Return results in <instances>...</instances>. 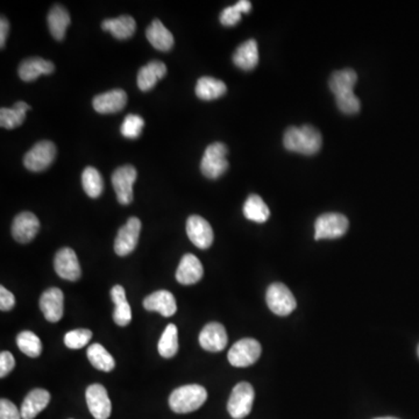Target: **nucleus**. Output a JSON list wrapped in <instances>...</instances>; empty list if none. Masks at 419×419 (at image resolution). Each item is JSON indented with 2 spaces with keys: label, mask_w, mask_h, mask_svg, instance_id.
<instances>
[{
  "label": "nucleus",
  "mask_w": 419,
  "mask_h": 419,
  "mask_svg": "<svg viewBox=\"0 0 419 419\" xmlns=\"http://www.w3.org/2000/svg\"><path fill=\"white\" fill-rule=\"evenodd\" d=\"M283 145L289 152H295L302 155H315L322 148V134L311 125L291 126L284 133Z\"/></svg>",
  "instance_id": "nucleus-1"
},
{
  "label": "nucleus",
  "mask_w": 419,
  "mask_h": 419,
  "mask_svg": "<svg viewBox=\"0 0 419 419\" xmlns=\"http://www.w3.org/2000/svg\"><path fill=\"white\" fill-rule=\"evenodd\" d=\"M208 398V391L199 384L177 388L169 397L170 409L176 413H189L199 409Z\"/></svg>",
  "instance_id": "nucleus-2"
},
{
  "label": "nucleus",
  "mask_w": 419,
  "mask_h": 419,
  "mask_svg": "<svg viewBox=\"0 0 419 419\" xmlns=\"http://www.w3.org/2000/svg\"><path fill=\"white\" fill-rule=\"evenodd\" d=\"M228 147L224 143H215L208 146L201 162L203 175L210 179H219L224 175L228 169Z\"/></svg>",
  "instance_id": "nucleus-3"
},
{
  "label": "nucleus",
  "mask_w": 419,
  "mask_h": 419,
  "mask_svg": "<svg viewBox=\"0 0 419 419\" xmlns=\"http://www.w3.org/2000/svg\"><path fill=\"white\" fill-rule=\"evenodd\" d=\"M267 306L277 315H289L297 306L295 296L283 283H273L267 289Z\"/></svg>",
  "instance_id": "nucleus-4"
},
{
  "label": "nucleus",
  "mask_w": 419,
  "mask_h": 419,
  "mask_svg": "<svg viewBox=\"0 0 419 419\" xmlns=\"http://www.w3.org/2000/svg\"><path fill=\"white\" fill-rule=\"evenodd\" d=\"M254 398L255 393L252 384L248 382L238 384L228 398V410L232 418L242 419L248 416L253 408Z\"/></svg>",
  "instance_id": "nucleus-5"
},
{
  "label": "nucleus",
  "mask_w": 419,
  "mask_h": 419,
  "mask_svg": "<svg viewBox=\"0 0 419 419\" xmlns=\"http://www.w3.org/2000/svg\"><path fill=\"white\" fill-rule=\"evenodd\" d=\"M260 342L252 338L241 339L228 351V359L234 367H250L255 364L261 355Z\"/></svg>",
  "instance_id": "nucleus-6"
},
{
  "label": "nucleus",
  "mask_w": 419,
  "mask_h": 419,
  "mask_svg": "<svg viewBox=\"0 0 419 419\" xmlns=\"http://www.w3.org/2000/svg\"><path fill=\"white\" fill-rule=\"evenodd\" d=\"M348 219L342 213H324L319 216L315 223V239H337L344 235L348 230Z\"/></svg>",
  "instance_id": "nucleus-7"
},
{
  "label": "nucleus",
  "mask_w": 419,
  "mask_h": 419,
  "mask_svg": "<svg viewBox=\"0 0 419 419\" xmlns=\"http://www.w3.org/2000/svg\"><path fill=\"white\" fill-rule=\"evenodd\" d=\"M137 177V169L130 164L119 167L114 170L112 186L121 204L128 205L133 201V186Z\"/></svg>",
  "instance_id": "nucleus-8"
},
{
  "label": "nucleus",
  "mask_w": 419,
  "mask_h": 419,
  "mask_svg": "<svg viewBox=\"0 0 419 419\" xmlns=\"http://www.w3.org/2000/svg\"><path fill=\"white\" fill-rule=\"evenodd\" d=\"M56 156V147L52 141H40L27 152L23 157V164L33 172L46 170L52 166Z\"/></svg>",
  "instance_id": "nucleus-9"
},
{
  "label": "nucleus",
  "mask_w": 419,
  "mask_h": 419,
  "mask_svg": "<svg viewBox=\"0 0 419 419\" xmlns=\"http://www.w3.org/2000/svg\"><path fill=\"white\" fill-rule=\"evenodd\" d=\"M141 231V221L139 218L130 217L126 224L118 232L114 241V252L119 257H126L137 247Z\"/></svg>",
  "instance_id": "nucleus-10"
},
{
  "label": "nucleus",
  "mask_w": 419,
  "mask_h": 419,
  "mask_svg": "<svg viewBox=\"0 0 419 419\" xmlns=\"http://www.w3.org/2000/svg\"><path fill=\"white\" fill-rule=\"evenodd\" d=\"M54 268L57 275L61 279L75 282L81 279V266L78 262L75 250L72 248L65 247L56 253L54 259Z\"/></svg>",
  "instance_id": "nucleus-11"
},
{
  "label": "nucleus",
  "mask_w": 419,
  "mask_h": 419,
  "mask_svg": "<svg viewBox=\"0 0 419 419\" xmlns=\"http://www.w3.org/2000/svg\"><path fill=\"white\" fill-rule=\"evenodd\" d=\"M186 234L192 244L201 250H206L213 242V230L208 220L201 216H190L186 221Z\"/></svg>",
  "instance_id": "nucleus-12"
},
{
  "label": "nucleus",
  "mask_w": 419,
  "mask_h": 419,
  "mask_svg": "<svg viewBox=\"0 0 419 419\" xmlns=\"http://www.w3.org/2000/svg\"><path fill=\"white\" fill-rule=\"evenodd\" d=\"M86 404L92 416L96 419H108L112 411V406L108 398V391L101 384L89 386L85 393Z\"/></svg>",
  "instance_id": "nucleus-13"
},
{
  "label": "nucleus",
  "mask_w": 419,
  "mask_h": 419,
  "mask_svg": "<svg viewBox=\"0 0 419 419\" xmlns=\"http://www.w3.org/2000/svg\"><path fill=\"white\" fill-rule=\"evenodd\" d=\"M39 230V219L32 212H21L14 218L12 235L20 244H27L32 241Z\"/></svg>",
  "instance_id": "nucleus-14"
},
{
  "label": "nucleus",
  "mask_w": 419,
  "mask_h": 419,
  "mask_svg": "<svg viewBox=\"0 0 419 419\" xmlns=\"http://www.w3.org/2000/svg\"><path fill=\"white\" fill-rule=\"evenodd\" d=\"M228 337L219 323H208L199 333V344L208 352H221L228 346Z\"/></svg>",
  "instance_id": "nucleus-15"
},
{
  "label": "nucleus",
  "mask_w": 419,
  "mask_h": 419,
  "mask_svg": "<svg viewBox=\"0 0 419 419\" xmlns=\"http://www.w3.org/2000/svg\"><path fill=\"white\" fill-rule=\"evenodd\" d=\"M127 104V94L121 89H114L105 94H98L92 101L94 111L101 114L121 112Z\"/></svg>",
  "instance_id": "nucleus-16"
},
{
  "label": "nucleus",
  "mask_w": 419,
  "mask_h": 419,
  "mask_svg": "<svg viewBox=\"0 0 419 419\" xmlns=\"http://www.w3.org/2000/svg\"><path fill=\"white\" fill-rule=\"evenodd\" d=\"M63 293L59 288H50L41 295L40 309L49 323H57L63 317Z\"/></svg>",
  "instance_id": "nucleus-17"
},
{
  "label": "nucleus",
  "mask_w": 419,
  "mask_h": 419,
  "mask_svg": "<svg viewBox=\"0 0 419 419\" xmlns=\"http://www.w3.org/2000/svg\"><path fill=\"white\" fill-rule=\"evenodd\" d=\"M204 269L199 257L194 254H186L176 270V279L183 286H192L202 279Z\"/></svg>",
  "instance_id": "nucleus-18"
},
{
  "label": "nucleus",
  "mask_w": 419,
  "mask_h": 419,
  "mask_svg": "<svg viewBox=\"0 0 419 419\" xmlns=\"http://www.w3.org/2000/svg\"><path fill=\"white\" fill-rule=\"evenodd\" d=\"M143 308L147 311L159 312L163 317H172L177 311L176 299L169 291L159 290L143 299Z\"/></svg>",
  "instance_id": "nucleus-19"
},
{
  "label": "nucleus",
  "mask_w": 419,
  "mask_h": 419,
  "mask_svg": "<svg viewBox=\"0 0 419 419\" xmlns=\"http://www.w3.org/2000/svg\"><path fill=\"white\" fill-rule=\"evenodd\" d=\"M55 70V65L50 61L41 59V57H30L23 60L19 65L18 72L23 81L34 82L41 75H50Z\"/></svg>",
  "instance_id": "nucleus-20"
},
{
  "label": "nucleus",
  "mask_w": 419,
  "mask_h": 419,
  "mask_svg": "<svg viewBox=\"0 0 419 419\" xmlns=\"http://www.w3.org/2000/svg\"><path fill=\"white\" fill-rule=\"evenodd\" d=\"M50 402V393L45 389H34L27 395L21 406L23 419H34Z\"/></svg>",
  "instance_id": "nucleus-21"
},
{
  "label": "nucleus",
  "mask_w": 419,
  "mask_h": 419,
  "mask_svg": "<svg viewBox=\"0 0 419 419\" xmlns=\"http://www.w3.org/2000/svg\"><path fill=\"white\" fill-rule=\"evenodd\" d=\"M167 75V65L161 61H150L138 72V86L141 91H150Z\"/></svg>",
  "instance_id": "nucleus-22"
},
{
  "label": "nucleus",
  "mask_w": 419,
  "mask_h": 419,
  "mask_svg": "<svg viewBox=\"0 0 419 419\" xmlns=\"http://www.w3.org/2000/svg\"><path fill=\"white\" fill-rule=\"evenodd\" d=\"M233 63L238 68L250 72L259 65V48L255 40L250 39L241 43L233 54Z\"/></svg>",
  "instance_id": "nucleus-23"
},
{
  "label": "nucleus",
  "mask_w": 419,
  "mask_h": 419,
  "mask_svg": "<svg viewBox=\"0 0 419 419\" xmlns=\"http://www.w3.org/2000/svg\"><path fill=\"white\" fill-rule=\"evenodd\" d=\"M146 36L150 45L160 52H168L175 43L172 33L159 19L152 21L147 28Z\"/></svg>",
  "instance_id": "nucleus-24"
},
{
  "label": "nucleus",
  "mask_w": 419,
  "mask_h": 419,
  "mask_svg": "<svg viewBox=\"0 0 419 419\" xmlns=\"http://www.w3.org/2000/svg\"><path fill=\"white\" fill-rule=\"evenodd\" d=\"M101 28L108 30L111 34L118 40L130 39L133 36L137 30V23L133 16H118L116 19H106L101 23Z\"/></svg>",
  "instance_id": "nucleus-25"
},
{
  "label": "nucleus",
  "mask_w": 419,
  "mask_h": 419,
  "mask_svg": "<svg viewBox=\"0 0 419 419\" xmlns=\"http://www.w3.org/2000/svg\"><path fill=\"white\" fill-rule=\"evenodd\" d=\"M111 298L113 301L116 309H114V323L119 326H127L132 322V309L127 302L126 293L123 286H114L111 289Z\"/></svg>",
  "instance_id": "nucleus-26"
},
{
  "label": "nucleus",
  "mask_w": 419,
  "mask_h": 419,
  "mask_svg": "<svg viewBox=\"0 0 419 419\" xmlns=\"http://www.w3.org/2000/svg\"><path fill=\"white\" fill-rule=\"evenodd\" d=\"M70 23H72L70 14L62 5H55L52 10L49 11V32L57 41H62L65 39V32Z\"/></svg>",
  "instance_id": "nucleus-27"
},
{
  "label": "nucleus",
  "mask_w": 419,
  "mask_h": 419,
  "mask_svg": "<svg viewBox=\"0 0 419 419\" xmlns=\"http://www.w3.org/2000/svg\"><path fill=\"white\" fill-rule=\"evenodd\" d=\"M196 96L202 101H213L223 97L228 88L224 82L213 77L199 78L196 85Z\"/></svg>",
  "instance_id": "nucleus-28"
},
{
  "label": "nucleus",
  "mask_w": 419,
  "mask_h": 419,
  "mask_svg": "<svg viewBox=\"0 0 419 419\" xmlns=\"http://www.w3.org/2000/svg\"><path fill=\"white\" fill-rule=\"evenodd\" d=\"M357 81V72L353 69H344V70H338V72L332 74L328 85H330L332 94L337 97L339 94L353 91Z\"/></svg>",
  "instance_id": "nucleus-29"
},
{
  "label": "nucleus",
  "mask_w": 419,
  "mask_h": 419,
  "mask_svg": "<svg viewBox=\"0 0 419 419\" xmlns=\"http://www.w3.org/2000/svg\"><path fill=\"white\" fill-rule=\"evenodd\" d=\"M28 110H30V106L25 101H18L14 104L13 108H1L0 125L6 130H13L16 127H19L25 121Z\"/></svg>",
  "instance_id": "nucleus-30"
},
{
  "label": "nucleus",
  "mask_w": 419,
  "mask_h": 419,
  "mask_svg": "<svg viewBox=\"0 0 419 419\" xmlns=\"http://www.w3.org/2000/svg\"><path fill=\"white\" fill-rule=\"evenodd\" d=\"M86 355L92 366L98 371H112L116 367L113 357L101 344H92L91 346H89Z\"/></svg>",
  "instance_id": "nucleus-31"
},
{
  "label": "nucleus",
  "mask_w": 419,
  "mask_h": 419,
  "mask_svg": "<svg viewBox=\"0 0 419 419\" xmlns=\"http://www.w3.org/2000/svg\"><path fill=\"white\" fill-rule=\"evenodd\" d=\"M244 215L248 220L255 223H266L270 216L269 208L267 206L260 196L250 195L244 205Z\"/></svg>",
  "instance_id": "nucleus-32"
},
{
  "label": "nucleus",
  "mask_w": 419,
  "mask_h": 419,
  "mask_svg": "<svg viewBox=\"0 0 419 419\" xmlns=\"http://www.w3.org/2000/svg\"><path fill=\"white\" fill-rule=\"evenodd\" d=\"M82 186L89 197L98 199L104 190V179L96 168L88 167L82 174Z\"/></svg>",
  "instance_id": "nucleus-33"
},
{
  "label": "nucleus",
  "mask_w": 419,
  "mask_h": 419,
  "mask_svg": "<svg viewBox=\"0 0 419 419\" xmlns=\"http://www.w3.org/2000/svg\"><path fill=\"white\" fill-rule=\"evenodd\" d=\"M159 353L164 359H170L175 357L179 351V331L174 324H169L163 332L161 338H160Z\"/></svg>",
  "instance_id": "nucleus-34"
},
{
  "label": "nucleus",
  "mask_w": 419,
  "mask_h": 419,
  "mask_svg": "<svg viewBox=\"0 0 419 419\" xmlns=\"http://www.w3.org/2000/svg\"><path fill=\"white\" fill-rule=\"evenodd\" d=\"M16 345L27 357H38L43 353V342L35 333L30 331L20 332L16 335Z\"/></svg>",
  "instance_id": "nucleus-35"
},
{
  "label": "nucleus",
  "mask_w": 419,
  "mask_h": 419,
  "mask_svg": "<svg viewBox=\"0 0 419 419\" xmlns=\"http://www.w3.org/2000/svg\"><path fill=\"white\" fill-rule=\"evenodd\" d=\"M252 10V3L240 0L233 6L226 7L220 13V23L226 27L235 26L241 20V14L248 13Z\"/></svg>",
  "instance_id": "nucleus-36"
},
{
  "label": "nucleus",
  "mask_w": 419,
  "mask_h": 419,
  "mask_svg": "<svg viewBox=\"0 0 419 419\" xmlns=\"http://www.w3.org/2000/svg\"><path fill=\"white\" fill-rule=\"evenodd\" d=\"M92 332L86 328H78L74 331H69L65 335V344L70 350H81L85 347L91 340Z\"/></svg>",
  "instance_id": "nucleus-37"
},
{
  "label": "nucleus",
  "mask_w": 419,
  "mask_h": 419,
  "mask_svg": "<svg viewBox=\"0 0 419 419\" xmlns=\"http://www.w3.org/2000/svg\"><path fill=\"white\" fill-rule=\"evenodd\" d=\"M145 121L138 114H128L121 125V132L127 139H137L143 132Z\"/></svg>",
  "instance_id": "nucleus-38"
},
{
  "label": "nucleus",
  "mask_w": 419,
  "mask_h": 419,
  "mask_svg": "<svg viewBox=\"0 0 419 419\" xmlns=\"http://www.w3.org/2000/svg\"><path fill=\"white\" fill-rule=\"evenodd\" d=\"M339 110L345 114H355L360 111L361 103L354 92H346L335 97Z\"/></svg>",
  "instance_id": "nucleus-39"
},
{
  "label": "nucleus",
  "mask_w": 419,
  "mask_h": 419,
  "mask_svg": "<svg viewBox=\"0 0 419 419\" xmlns=\"http://www.w3.org/2000/svg\"><path fill=\"white\" fill-rule=\"evenodd\" d=\"M0 419H23L21 411L6 398L0 400Z\"/></svg>",
  "instance_id": "nucleus-40"
},
{
  "label": "nucleus",
  "mask_w": 419,
  "mask_h": 419,
  "mask_svg": "<svg viewBox=\"0 0 419 419\" xmlns=\"http://www.w3.org/2000/svg\"><path fill=\"white\" fill-rule=\"evenodd\" d=\"M14 367H16V360L12 353L7 351L1 352L0 353V377L4 379L13 371Z\"/></svg>",
  "instance_id": "nucleus-41"
},
{
  "label": "nucleus",
  "mask_w": 419,
  "mask_h": 419,
  "mask_svg": "<svg viewBox=\"0 0 419 419\" xmlns=\"http://www.w3.org/2000/svg\"><path fill=\"white\" fill-rule=\"evenodd\" d=\"M16 306V298L13 294L9 291L5 286H0V310L11 311Z\"/></svg>",
  "instance_id": "nucleus-42"
},
{
  "label": "nucleus",
  "mask_w": 419,
  "mask_h": 419,
  "mask_svg": "<svg viewBox=\"0 0 419 419\" xmlns=\"http://www.w3.org/2000/svg\"><path fill=\"white\" fill-rule=\"evenodd\" d=\"M9 30H10L9 20L5 16H1V20H0V47H1V49L5 47V43H6Z\"/></svg>",
  "instance_id": "nucleus-43"
},
{
  "label": "nucleus",
  "mask_w": 419,
  "mask_h": 419,
  "mask_svg": "<svg viewBox=\"0 0 419 419\" xmlns=\"http://www.w3.org/2000/svg\"><path fill=\"white\" fill-rule=\"evenodd\" d=\"M375 419H398V418H395V417H380V418H375Z\"/></svg>",
  "instance_id": "nucleus-44"
},
{
  "label": "nucleus",
  "mask_w": 419,
  "mask_h": 419,
  "mask_svg": "<svg viewBox=\"0 0 419 419\" xmlns=\"http://www.w3.org/2000/svg\"><path fill=\"white\" fill-rule=\"evenodd\" d=\"M417 352H418V357H419V346H418V351H417Z\"/></svg>",
  "instance_id": "nucleus-45"
}]
</instances>
